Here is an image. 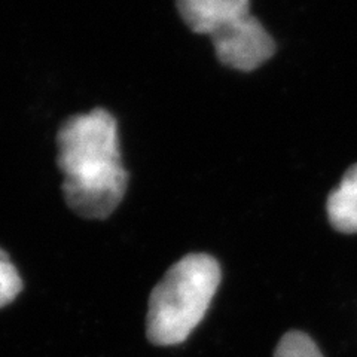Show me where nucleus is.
<instances>
[{
    "instance_id": "obj_6",
    "label": "nucleus",
    "mask_w": 357,
    "mask_h": 357,
    "mask_svg": "<svg viewBox=\"0 0 357 357\" xmlns=\"http://www.w3.org/2000/svg\"><path fill=\"white\" fill-rule=\"evenodd\" d=\"M21 289L22 282L17 268L10 262L8 255L0 249V308L13 303Z\"/></svg>"
},
{
    "instance_id": "obj_4",
    "label": "nucleus",
    "mask_w": 357,
    "mask_h": 357,
    "mask_svg": "<svg viewBox=\"0 0 357 357\" xmlns=\"http://www.w3.org/2000/svg\"><path fill=\"white\" fill-rule=\"evenodd\" d=\"M326 208L335 229L344 234L357 232V164L345 172L341 183L331 192Z\"/></svg>"
},
{
    "instance_id": "obj_1",
    "label": "nucleus",
    "mask_w": 357,
    "mask_h": 357,
    "mask_svg": "<svg viewBox=\"0 0 357 357\" xmlns=\"http://www.w3.org/2000/svg\"><path fill=\"white\" fill-rule=\"evenodd\" d=\"M59 169L69 207L85 219H106L127 191L116 121L105 109L75 115L59 130Z\"/></svg>"
},
{
    "instance_id": "obj_5",
    "label": "nucleus",
    "mask_w": 357,
    "mask_h": 357,
    "mask_svg": "<svg viewBox=\"0 0 357 357\" xmlns=\"http://www.w3.org/2000/svg\"><path fill=\"white\" fill-rule=\"evenodd\" d=\"M274 357H323V354L308 335L290 331L278 342Z\"/></svg>"
},
{
    "instance_id": "obj_3",
    "label": "nucleus",
    "mask_w": 357,
    "mask_h": 357,
    "mask_svg": "<svg viewBox=\"0 0 357 357\" xmlns=\"http://www.w3.org/2000/svg\"><path fill=\"white\" fill-rule=\"evenodd\" d=\"M185 24L208 36L222 64L252 72L270 60L275 43L250 14V0H176Z\"/></svg>"
},
{
    "instance_id": "obj_2",
    "label": "nucleus",
    "mask_w": 357,
    "mask_h": 357,
    "mask_svg": "<svg viewBox=\"0 0 357 357\" xmlns=\"http://www.w3.org/2000/svg\"><path fill=\"white\" fill-rule=\"evenodd\" d=\"M220 283V266L204 253L177 261L151 294L146 333L155 345L183 342L203 320Z\"/></svg>"
}]
</instances>
